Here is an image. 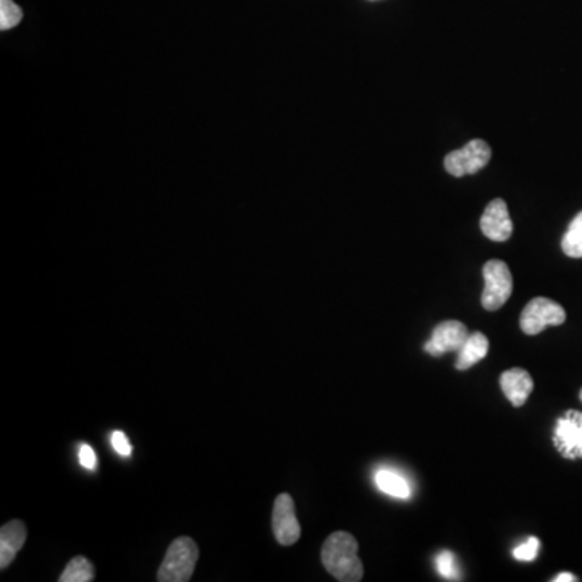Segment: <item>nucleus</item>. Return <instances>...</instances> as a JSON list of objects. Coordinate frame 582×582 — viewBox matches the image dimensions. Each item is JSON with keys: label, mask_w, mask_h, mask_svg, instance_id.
<instances>
[{"label": "nucleus", "mask_w": 582, "mask_h": 582, "mask_svg": "<svg viewBox=\"0 0 582 582\" xmlns=\"http://www.w3.org/2000/svg\"><path fill=\"white\" fill-rule=\"evenodd\" d=\"M199 549L190 537H178L165 553L161 568L157 571L159 582H186L193 576L198 563Z\"/></svg>", "instance_id": "obj_2"}, {"label": "nucleus", "mask_w": 582, "mask_h": 582, "mask_svg": "<svg viewBox=\"0 0 582 582\" xmlns=\"http://www.w3.org/2000/svg\"><path fill=\"white\" fill-rule=\"evenodd\" d=\"M561 249L570 258H582V211L571 220L570 227L561 240Z\"/></svg>", "instance_id": "obj_14"}, {"label": "nucleus", "mask_w": 582, "mask_h": 582, "mask_svg": "<svg viewBox=\"0 0 582 582\" xmlns=\"http://www.w3.org/2000/svg\"><path fill=\"white\" fill-rule=\"evenodd\" d=\"M578 581L576 576H573L571 573H561L558 574L557 578L553 579V582H574Z\"/></svg>", "instance_id": "obj_21"}, {"label": "nucleus", "mask_w": 582, "mask_h": 582, "mask_svg": "<svg viewBox=\"0 0 582 582\" xmlns=\"http://www.w3.org/2000/svg\"><path fill=\"white\" fill-rule=\"evenodd\" d=\"M272 529L277 542L285 547H290L300 540L301 526L296 518L295 502L291 495L280 494L275 498Z\"/></svg>", "instance_id": "obj_7"}, {"label": "nucleus", "mask_w": 582, "mask_h": 582, "mask_svg": "<svg viewBox=\"0 0 582 582\" xmlns=\"http://www.w3.org/2000/svg\"><path fill=\"white\" fill-rule=\"evenodd\" d=\"M492 151L489 144L482 140L469 141L464 148L456 149L445 157V169L453 177L474 175L489 164Z\"/></svg>", "instance_id": "obj_5"}, {"label": "nucleus", "mask_w": 582, "mask_h": 582, "mask_svg": "<svg viewBox=\"0 0 582 582\" xmlns=\"http://www.w3.org/2000/svg\"><path fill=\"white\" fill-rule=\"evenodd\" d=\"M481 230L492 241H507L513 235V222L503 199H494L485 207L481 217Z\"/></svg>", "instance_id": "obj_9"}, {"label": "nucleus", "mask_w": 582, "mask_h": 582, "mask_svg": "<svg viewBox=\"0 0 582 582\" xmlns=\"http://www.w3.org/2000/svg\"><path fill=\"white\" fill-rule=\"evenodd\" d=\"M374 479H376L377 487L390 497L400 498V500L411 497L410 484L400 474L388 471V469H380Z\"/></svg>", "instance_id": "obj_13"}, {"label": "nucleus", "mask_w": 582, "mask_h": 582, "mask_svg": "<svg viewBox=\"0 0 582 582\" xmlns=\"http://www.w3.org/2000/svg\"><path fill=\"white\" fill-rule=\"evenodd\" d=\"M435 568H437L442 578L450 579V581H458L460 579V570L456 565L455 555L452 552H448V550L440 552L435 557Z\"/></svg>", "instance_id": "obj_17"}, {"label": "nucleus", "mask_w": 582, "mask_h": 582, "mask_svg": "<svg viewBox=\"0 0 582 582\" xmlns=\"http://www.w3.org/2000/svg\"><path fill=\"white\" fill-rule=\"evenodd\" d=\"M22 20V9L13 0H0V30H12Z\"/></svg>", "instance_id": "obj_16"}, {"label": "nucleus", "mask_w": 582, "mask_h": 582, "mask_svg": "<svg viewBox=\"0 0 582 582\" xmlns=\"http://www.w3.org/2000/svg\"><path fill=\"white\" fill-rule=\"evenodd\" d=\"M80 463L83 468L94 471L97 468V456L93 448L89 445H83L80 450Z\"/></svg>", "instance_id": "obj_20"}, {"label": "nucleus", "mask_w": 582, "mask_h": 582, "mask_svg": "<svg viewBox=\"0 0 582 582\" xmlns=\"http://www.w3.org/2000/svg\"><path fill=\"white\" fill-rule=\"evenodd\" d=\"M485 287L482 291V306L487 311H497L503 304L510 300L513 293V277L507 264L498 259L485 262L484 269Z\"/></svg>", "instance_id": "obj_3"}, {"label": "nucleus", "mask_w": 582, "mask_h": 582, "mask_svg": "<svg viewBox=\"0 0 582 582\" xmlns=\"http://www.w3.org/2000/svg\"><path fill=\"white\" fill-rule=\"evenodd\" d=\"M553 443L566 460L582 458V413L570 410L558 419L553 431Z\"/></svg>", "instance_id": "obj_6"}, {"label": "nucleus", "mask_w": 582, "mask_h": 582, "mask_svg": "<svg viewBox=\"0 0 582 582\" xmlns=\"http://www.w3.org/2000/svg\"><path fill=\"white\" fill-rule=\"evenodd\" d=\"M500 387H502L505 397L510 400L511 405L521 408L531 395L534 380L526 369L513 367V369L503 372L502 377H500Z\"/></svg>", "instance_id": "obj_10"}, {"label": "nucleus", "mask_w": 582, "mask_h": 582, "mask_svg": "<svg viewBox=\"0 0 582 582\" xmlns=\"http://www.w3.org/2000/svg\"><path fill=\"white\" fill-rule=\"evenodd\" d=\"M565 321V309L561 308L557 301L549 300V298H534L529 301L519 317V325L526 335L540 334L544 332L545 327L549 325L555 327V325L565 324Z\"/></svg>", "instance_id": "obj_4"}, {"label": "nucleus", "mask_w": 582, "mask_h": 582, "mask_svg": "<svg viewBox=\"0 0 582 582\" xmlns=\"http://www.w3.org/2000/svg\"><path fill=\"white\" fill-rule=\"evenodd\" d=\"M468 337V327L463 322H440L432 332L431 340L424 345V350L431 356H442L443 353H450V351H460Z\"/></svg>", "instance_id": "obj_8"}, {"label": "nucleus", "mask_w": 582, "mask_h": 582, "mask_svg": "<svg viewBox=\"0 0 582 582\" xmlns=\"http://www.w3.org/2000/svg\"><path fill=\"white\" fill-rule=\"evenodd\" d=\"M579 398H581V401H582V390H581V393H579Z\"/></svg>", "instance_id": "obj_22"}, {"label": "nucleus", "mask_w": 582, "mask_h": 582, "mask_svg": "<svg viewBox=\"0 0 582 582\" xmlns=\"http://www.w3.org/2000/svg\"><path fill=\"white\" fill-rule=\"evenodd\" d=\"M94 566L85 557H75L70 560L60 582H91L94 579Z\"/></svg>", "instance_id": "obj_15"}, {"label": "nucleus", "mask_w": 582, "mask_h": 582, "mask_svg": "<svg viewBox=\"0 0 582 582\" xmlns=\"http://www.w3.org/2000/svg\"><path fill=\"white\" fill-rule=\"evenodd\" d=\"M26 536L28 534H26L25 524L20 519H13L2 526L0 529V568L2 570L15 560L18 552L25 545Z\"/></svg>", "instance_id": "obj_11"}, {"label": "nucleus", "mask_w": 582, "mask_h": 582, "mask_svg": "<svg viewBox=\"0 0 582 582\" xmlns=\"http://www.w3.org/2000/svg\"><path fill=\"white\" fill-rule=\"evenodd\" d=\"M540 540L537 537H529L524 544L513 550V557L518 561H534L539 555Z\"/></svg>", "instance_id": "obj_18"}, {"label": "nucleus", "mask_w": 582, "mask_h": 582, "mask_svg": "<svg viewBox=\"0 0 582 582\" xmlns=\"http://www.w3.org/2000/svg\"><path fill=\"white\" fill-rule=\"evenodd\" d=\"M112 447L115 448V452L122 456H130L131 452H133V448H131V443L130 440L127 439V435L120 431H115L114 434H112Z\"/></svg>", "instance_id": "obj_19"}, {"label": "nucleus", "mask_w": 582, "mask_h": 582, "mask_svg": "<svg viewBox=\"0 0 582 582\" xmlns=\"http://www.w3.org/2000/svg\"><path fill=\"white\" fill-rule=\"evenodd\" d=\"M358 542L350 532L330 534L322 545V563L337 581L359 582L363 579V563L358 557Z\"/></svg>", "instance_id": "obj_1"}, {"label": "nucleus", "mask_w": 582, "mask_h": 582, "mask_svg": "<svg viewBox=\"0 0 582 582\" xmlns=\"http://www.w3.org/2000/svg\"><path fill=\"white\" fill-rule=\"evenodd\" d=\"M489 338L481 332L469 334L468 340L461 346L456 358V369L458 371H468L474 364L479 363L489 353Z\"/></svg>", "instance_id": "obj_12"}]
</instances>
